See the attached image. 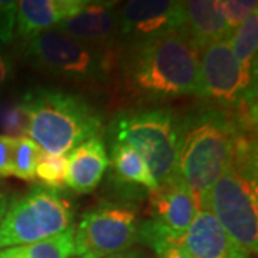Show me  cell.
Segmentation results:
<instances>
[{"label":"cell","mask_w":258,"mask_h":258,"mask_svg":"<svg viewBox=\"0 0 258 258\" xmlns=\"http://www.w3.org/2000/svg\"><path fill=\"white\" fill-rule=\"evenodd\" d=\"M182 247L192 258H234L242 252L208 208L197 211L182 237Z\"/></svg>","instance_id":"obj_15"},{"label":"cell","mask_w":258,"mask_h":258,"mask_svg":"<svg viewBox=\"0 0 258 258\" xmlns=\"http://www.w3.org/2000/svg\"><path fill=\"white\" fill-rule=\"evenodd\" d=\"M139 211L131 201H103L75 225V255L106 258L138 241Z\"/></svg>","instance_id":"obj_8"},{"label":"cell","mask_w":258,"mask_h":258,"mask_svg":"<svg viewBox=\"0 0 258 258\" xmlns=\"http://www.w3.org/2000/svg\"><path fill=\"white\" fill-rule=\"evenodd\" d=\"M257 155L252 139L240 131L230 166L208 194V210L237 248L251 255L258 249Z\"/></svg>","instance_id":"obj_3"},{"label":"cell","mask_w":258,"mask_h":258,"mask_svg":"<svg viewBox=\"0 0 258 258\" xmlns=\"http://www.w3.org/2000/svg\"><path fill=\"white\" fill-rule=\"evenodd\" d=\"M254 81L234 56L230 40L200 49V98L221 108L244 111L252 101Z\"/></svg>","instance_id":"obj_9"},{"label":"cell","mask_w":258,"mask_h":258,"mask_svg":"<svg viewBox=\"0 0 258 258\" xmlns=\"http://www.w3.org/2000/svg\"><path fill=\"white\" fill-rule=\"evenodd\" d=\"M158 258H192L188 251L182 247V244H176L172 245L169 248H166L165 251H162L161 254H158Z\"/></svg>","instance_id":"obj_27"},{"label":"cell","mask_w":258,"mask_h":258,"mask_svg":"<svg viewBox=\"0 0 258 258\" xmlns=\"http://www.w3.org/2000/svg\"><path fill=\"white\" fill-rule=\"evenodd\" d=\"M30 125V109L28 95H22L0 105V131L10 138L28 137Z\"/></svg>","instance_id":"obj_20"},{"label":"cell","mask_w":258,"mask_h":258,"mask_svg":"<svg viewBox=\"0 0 258 258\" xmlns=\"http://www.w3.org/2000/svg\"><path fill=\"white\" fill-rule=\"evenodd\" d=\"M89 0H22L18 2L15 37L28 42L56 28L64 19L82 10Z\"/></svg>","instance_id":"obj_13"},{"label":"cell","mask_w":258,"mask_h":258,"mask_svg":"<svg viewBox=\"0 0 258 258\" xmlns=\"http://www.w3.org/2000/svg\"><path fill=\"white\" fill-rule=\"evenodd\" d=\"M18 2H0V43L9 46L15 40Z\"/></svg>","instance_id":"obj_24"},{"label":"cell","mask_w":258,"mask_h":258,"mask_svg":"<svg viewBox=\"0 0 258 258\" xmlns=\"http://www.w3.org/2000/svg\"><path fill=\"white\" fill-rule=\"evenodd\" d=\"M119 8L116 2H88L76 15L56 28L79 42L98 49H112L118 40Z\"/></svg>","instance_id":"obj_11"},{"label":"cell","mask_w":258,"mask_h":258,"mask_svg":"<svg viewBox=\"0 0 258 258\" xmlns=\"http://www.w3.org/2000/svg\"><path fill=\"white\" fill-rule=\"evenodd\" d=\"M9 204H10L9 188L0 181V224H2L3 218H5V215H6V212H8Z\"/></svg>","instance_id":"obj_28"},{"label":"cell","mask_w":258,"mask_h":258,"mask_svg":"<svg viewBox=\"0 0 258 258\" xmlns=\"http://www.w3.org/2000/svg\"><path fill=\"white\" fill-rule=\"evenodd\" d=\"M111 144L137 149L158 185L176 175L178 119L168 108H141L118 113L109 125Z\"/></svg>","instance_id":"obj_5"},{"label":"cell","mask_w":258,"mask_h":258,"mask_svg":"<svg viewBox=\"0 0 258 258\" xmlns=\"http://www.w3.org/2000/svg\"><path fill=\"white\" fill-rule=\"evenodd\" d=\"M18 248L23 258H71L75 255V224L55 237Z\"/></svg>","instance_id":"obj_19"},{"label":"cell","mask_w":258,"mask_h":258,"mask_svg":"<svg viewBox=\"0 0 258 258\" xmlns=\"http://www.w3.org/2000/svg\"><path fill=\"white\" fill-rule=\"evenodd\" d=\"M15 138L0 134V178L12 176V157Z\"/></svg>","instance_id":"obj_26"},{"label":"cell","mask_w":258,"mask_h":258,"mask_svg":"<svg viewBox=\"0 0 258 258\" xmlns=\"http://www.w3.org/2000/svg\"><path fill=\"white\" fill-rule=\"evenodd\" d=\"M118 42L125 49L171 35L184 26L182 2L131 0L119 8Z\"/></svg>","instance_id":"obj_10"},{"label":"cell","mask_w":258,"mask_h":258,"mask_svg":"<svg viewBox=\"0 0 258 258\" xmlns=\"http://www.w3.org/2000/svg\"><path fill=\"white\" fill-rule=\"evenodd\" d=\"M30 109L28 137L47 155H66L93 137L103 120L92 103L78 93L52 88L26 92Z\"/></svg>","instance_id":"obj_4"},{"label":"cell","mask_w":258,"mask_h":258,"mask_svg":"<svg viewBox=\"0 0 258 258\" xmlns=\"http://www.w3.org/2000/svg\"><path fill=\"white\" fill-rule=\"evenodd\" d=\"M184 26L182 30L198 49L221 40H230L234 29L222 19L211 0L182 2Z\"/></svg>","instance_id":"obj_16"},{"label":"cell","mask_w":258,"mask_h":258,"mask_svg":"<svg viewBox=\"0 0 258 258\" xmlns=\"http://www.w3.org/2000/svg\"><path fill=\"white\" fill-rule=\"evenodd\" d=\"M214 6L217 12L222 16V19L235 29L248 18L251 13L257 12L258 3L251 0H215Z\"/></svg>","instance_id":"obj_23"},{"label":"cell","mask_w":258,"mask_h":258,"mask_svg":"<svg viewBox=\"0 0 258 258\" xmlns=\"http://www.w3.org/2000/svg\"><path fill=\"white\" fill-rule=\"evenodd\" d=\"M244 126L220 109H203L178 120L176 175L192 194L197 208H208L211 186L230 166L235 139Z\"/></svg>","instance_id":"obj_2"},{"label":"cell","mask_w":258,"mask_h":258,"mask_svg":"<svg viewBox=\"0 0 258 258\" xmlns=\"http://www.w3.org/2000/svg\"><path fill=\"white\" fill-rule=\"evenodd\" d=\"M0 258H23V255L20 254L18 247H13V248H6L0 251Z\"/></svg>","instance_id":"obj_29"},{"label":"cell","mask_w":258,"mask_h":258,"mask_svg":"<svg viewBox=\"0 0 258 258\" xmlns=\"http://www.w3.org/2000/svg\"><path fill=\"white\" fill-rule=\"evenodd\" d=\"M125 88L137 99L161 102L200 98V49L184 30L125 49L120 62Z\"/></svg>","instance_id":"obj_1"},{"label":"cell","mask_w":258,"mask_h":258,"mask_svg":"<svg viewBox=\"0 0 258 258\" xmlns=\"http://www.w3.org/2000/svg\"><path fill=\"white\" fill-rule=\"evenodd\" d=\"M72 201L60 191L33 185L9 204L0 224V248L23 247L68 230L74 224Z\"/></svg>","instance_id":"obj_6"},{"label":"cell","mask_w":258,"mask_h":258,"mask_svg":"<svg viewBox=\"0 0 258 258\" xmlns=\"http://www.w3.org/2000/svg\"><path fill=\"white\" fill-rule=\"evenodd\" d=\"M109 155V165L120 182L144 186L148 191L157 189L158 182L137 149L126 144H111Z\"/></svg>","instance_id":"obj_17"},{"label":"cell","mask_w":258,"mask_h":258,"mask_svg":"<svg viewBox=\"0 0 258 258\" xmlns=\"http://www.w3.org/2000/svg\"><path fill=\"white\" fill-rule=\"evenodd\" d=\"M234 258H248V255H247V254H244V252H240V254H237Z\"/></svg>","instance_id":"obj_31"},{"label":"cell","mask_w":258,"mask_h":258,"mask_svg":"<svg viewBox=\"0 0 258 258\" xmlns=\"http://www.w3.org/2000/svg\"><path fill=\"white\" fill-rule=\"evenodd\" d=\"M66 186L76 194H91L101 184L109 158L101 137H93L74 148L68 155Z\"/></svg>","instance_id":"obj_14"},{"label":"cell","mask_w":258,"mask_h":258,"mask_svg":"<svg viewBox=\"0 0 258 258\" xmlns=\"http://www.w3.org/2000/svg\"><path fill=\"white\" fill-rule=\"evenodd\" d=\"M45 152L29 137L15 138L12 157V176L22 181L36 178V168Z\"/></svg>","instance_id":"obj_21"},{"label":"cell","mask_w":258,"mask_h":258,"mask_svg":"<svg viewBox=\"0 0 258 258\" xmlns=\"http://www.w3.org/2000/svg\"><path fill=\"white\" fill-rule=\"evenodd\" d=\"M15 76V60L9 46L0 43V92L12 82Z\"/></svg>","instance_id":"obj_25"},{"label":"cell","mask_w":258,"mask_h":258,"mask_svg":"<svg viewBox=\"0 0 258 258\" xmlns=\"http://www.w3.org/2000/svg\"><path fill=\"white\" fill-rule=\"evenodd\" d=\"M232 53L240 62L242 69L249 78L255 79L258 47V10L251 13L248 18L234 30L230 39Z\"/></svg>","instance_id":"obj_18"},{"label":"cell","mask_w":258,"mask_h":258,"mask_svg":"<svg viewBox=\"0 0 258 258\" xmlns=\"http://www.w3.org/2000/svg\"><path fill=\"white\" fill-rule=\"evenodd\" d=\"M68 157L43 154L36 168V178L43 186L55 191H62L66 186Z\"/></svg>","instance_id":"obj_22"},{"label":"cell","mask_w":258,"mask_h":258,"mask_svg":"<svg viewBox=\"0 0 258 258\" xmlns=\"http://www.w3.org/2000/svg\"><path fill=\"white\" fill-rule=\"evenodd\" d=\"M151 218L182 238L197 215V204L185 182L175 175L149 191Z\"/></svg>","instance_id":"obj_12"},{"label":"cell","mask_w":258,"mask_h":258,"mask_svg":"<svg viewBox=\"0 0 258 258\" xmlns=\"http://www.w3.org/2000/svg\"><path fill=\"white\" fill-rule=\"evenodd\" d=\"M25 56L37 71L69 82H103L115 60L111 49L89 46L57 29L28 40Z\"/></svg>","instance_id":"obj_7"},{"label":"cell","mask_w":258,"mask_h":258,"mask_svg":"<svg viewBox=\"0 0 258 258\" xmlns=\"http://www.w3.org/2000/svg\"><path fill=\"white\" fill-rule=\"evenodd\" d=\"M106 258H144L141 254L135 252V251H122V252H118V254H113V255H109Z\"/></svg>","instance_id":"obj_30"}]
</instances>
